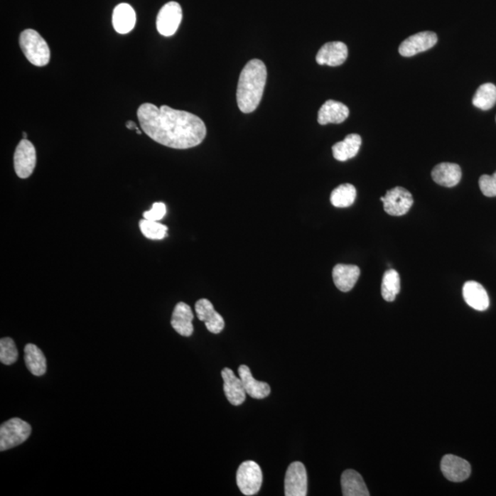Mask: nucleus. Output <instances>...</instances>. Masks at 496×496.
<instances>
[{"instance_id": "1", "label": "nucleus", "mask_w": 496, "mask_h": 496, "mask_svg": "<svg viewBox=\"0 0 496 496\" xmlns=\"http://www.w3.org/2000/svg\"><path fill=\"white\" fill-rule=\"evenodd\" d=\"M137 117L146 136L171 149H193L205 139V124L193 113L144 103L138 109Z\"/></svg>"}, {"instance_id": "2", "label": "nucleus", "mask_w": 496, "mask_h": 496, "mask_svg": "<svg viewBox=\"0 0 496 496\" xmlns=\"http://www.w3.org/2000/svg\"><path fill=\"white\" fill-rule=\"evenodd\" d=\"M266 75V65L259 59L248 62L242 70L237 92L238 108L242 112L256 111L262 99Z\"/></svg>"}, {"instance_id": "3", "label": "nucleus", "mask_w": 496, "mask_h": 496, "mask_svg": "<svg viewBox=\"0 0 496 496\" xmlns=\"http://www.w3.org/2000/svg\"><path fill=\"white\" fill-rule=\"evenodd\" d=\"M21 50L31 64L36 67H45L50 61V49L48 45L36 31L28 29L23 31L20 36Z\"/></svg>"}, {"instance_id": "4", "label": "nucleus", "mask_w": 496, "mask_h": 496, "mask_svg": "<svg viewBox=\"0 0 496 496\" xmlns=\"http://www.w3.org/2000/svg\"><path fill=\"white\" fill-rule=\"evenodd\" d=\"M31 434L29 423L11 419L0 426V451H8L24 443Z\"/></svg>"}, {"instance_id": "5", "label": "nucleus", "mask_w": 496, "mask_h": 496, "mask_svg": "<svg viewBox=\"0 0 496 496\" xmlns=\"http://www.w3.org/2000/svg\"><path fill=\"white\" fill-rule=\"evenodd\" d=\"M237 482L242 494L248 496L257 495L263 482L262 468L255 461H244L238 468Z\"/></svg>"}, {"instance_id": "6", "label": "nucleus", "mask_w": 496, "mask_h": 496, "mask_svg": "<svg viewBox=\"0 0 496 496\" xmlns=\"http://www.w3.org/2000/svg\"><path fill=\"white\" fill-rule=\"evenodd\" d=\"M384 203V211L392 216H403L406 215L414 203L412 194L406 188L397 187L386 193L381 197Z\"/></svg>"}, {"instance_id": "7", "label": "nucleus", "mask_w": 496, "mask_h": 496, "mask_svg": "<svg viewBox=\"0 0 496 496\" xmlns=\"http://www.w3.org/2000/svg\"><path fill=\"white\" fill-rule=\"evenodd\" d=\"M36 166V150L29 140L18 143L14 153V169L18 178H28Z\"/></svg>"}, {"instance_id": "8", "label": "nucleus", "mask_w": 496, "mask_h": 496, "mask_svg": "<svg viewBox=\"0 0 496 496\" xmlns=\"http://www.w3.org/2000/svg\"><path fill=\"white\" fill-rule=\"evenodd\" d=\"M182 21V9L178 2L166 3L156 18V29L163 36H174Z\"/></svg>"}, {"instance_id": "9", "label": "nucleus", "mask_w": 496, "mask_h": 496, "mask_svg": "<svg viewBox=\"0 0 496 496\" xmlns=\"http://www.w3.org/2000/svg\"><path fill=\"white\" fill-rule=\"evenodd\" d=\"M307 472L306 467L300 461H294L289 466L285 476L286 496L307 495Z\"/></svg>"}, {"instance_id": "10", "label": "nucleus", "mask_w": 496, "mask_h": 496, "mask_svg": "<svg viewBox=\"0 0 496 496\" xmlns=\"http://www.w3.org/2000/svg\"><path fill=\"white\" fill-rule=\"evenodd\" d=\"M438 43V36L432 31H422L407 38L399 47V53L406 58H411L417 53L428 51Z\"/></svg>"}, {"instance_id": "11", "label": "nucleus", "mask_w": 496, "mask_h": 496, "mask_svg": "<svg viewBox=\"0 0 496 496\" xmlns=\"http://www.w3.org/2000/svg\"><path fill=\"white\" fill-rule=\"evenodd\" d=\"M441 470L448 481L460 482L465 481L470 475V463L454 455H446L441 460Z\"/></svg>"}, {"instance_id": "12", "label": "nucleus", "mask_w": 496, "mask_h": 496, "mask_svg": "<svg viewBox=\"0 0 496 496\" xmlns=\"http://www.w3.org/2000/svg\"><path fill=\"white\" fill-rule=\"evenodd\" d=\"M195 311L200 321L205 323L206 328L212 334L224 330L225 323L222 316L215 310L211 301L200 299L195 304Z\"/></svg>"}, {"instance_id": "13", "label": "nucleus", "mask_w": 496, "mask_h": 496, "mask_svg": "<svg viewBox=\"0 0 496 496\" xmlns=\"http://www.w3.org/2000/svg\"><path fill=\"white\" fill-rule=\"evenodd\" d=\"M347 46L344 43L330 42L323 45L317 53L316 62L321 65L338 67L347 60Z\"/></svg>"}, {"instance_id": "14", "label": "nucleus", "mask_w": 496, "mask_h": 496, "mask_svg": "<svg viewBox=\"0 0 496 496\" xmlns=\"http://www.w3.org/2000/svg\"><path fill=\"white\" fill-rule=\"evenodd\" d=\"M224 379V391L226 398L233 406H240L246 401L247 392L241 379L234 374L233 370L225 368L222 370Z\"/></svg>"}, {"instance_id": "15", "label": "nucleus", "mask_w": 496, "mask_h": 496, "mask_svg": "<svg viewBox=\"0 0 496 496\" xmlns=\"http://www.w3.org/2000/svg\"><path fill=\"white\" fill-rule=\"evenodd\" d=\"M193 318V310H191L190 306L181 301V303H178L175 306L173 313H172V328L182 337H190L194 331Z\"/></svg>"}, {"instance_id": "16", "label": "nucleus", "mask_w": 496, "mask_h": 496, "mask_svg": "<svg viewBox=\"0 0 496 496\" xmlns=\"http://www.w3.org/2000/svg\"><path fill=\"white\" fill-rule=\"evenodd\" d=\"M360 275L359 266L338 264L333 269V279L335 287L343 293L352 290Z\"/></svg>"}, {"instance_id": "17", "label": "nucleus", "mask_w": 496, "mask_h": 496, "mask_svg": "<svg viewBox=\"0 0 496 496\" xmlns=\"http://www.w3.org/2000/svg\"><path fill=\"white\" fill-rule=\"evenodd\" d=\"M350 116V109L343 103L329 99L318 112V122L321 125L342 124Z\"/></svg>"}, {"instance_id": "18", "label": "nucleus", "mask_w": 496, "mask_h": 496, "mask_svg": "<svg viewBox=\"0 0 496 496\" xmlns=\"http://www.w3.org/2000/svg\"><path fill=\"white\" fill-rule=\"evenodd\" d=\"M136 23V11L127 3L116 6L112 14L113 27L118 33L126 34L133 31Z\"/></svg>"}, {"instance_id": "19", "label": "nucleus", "mask_w": 496, "mask_h": 496, "mask_svg": "<svg viewBox=\"0 0 496 496\" xmlns=\"http://www.w3.org/2000/svg\"><path fill=\"white\" fill-rule=\"evenodd\" d=\"M238 374L243 382L244 390L250 397L255 399H264L271 394V386L265 382H259L254 378L250 369L246 365H241L238 368Z\"/></svg>"}, {"instance_id": "20", "label": "nucleus", "mask_w": 496, "mask_h": 496, "mask_svg": "<svg viewBox=\"0 0 496 496\" xmlns=\"http://www.w3.org/2000/svg\"><path fill=\"white\" fill-rule=\"evenodd\" d=\"M432 178L441 186L455 187L461 180L460 166L453 163H441L433 169Z\"/></svg>"}, {"instance_id": "21", "label": "nucleus", "mask_w": 496, "mask_h": 496, "mask_svg": "<svg viewBox=\"0 0 496 496\" xmlns=\"http://www.w3.org/2000/svg\"><path fill=\"white\" fill-rule=\"evenodd\" d=\"M463 294L468 306L474 310L485 311L488 309L490 301L485 289L478 282L468 281L463 286Z\"/></svg>"}, {"instance_id": "22", "label": "nucleus", "mask_w": 496, "mask_h": 496, "mask_svg": "<svg viewBox=\"0 0 496 496\" xmlns=\"http://www.w3.org/2000/svg\"><path fill=\"white\" fill-rule=\"evenodd\" d=\"M342 492L345 496H369L368 488L359 473L354 470H345L341 477Z\"/></svg>"}, {"instance_id": "23", "label": "nucleus", "mask_w": 496, "mask_h": 496, "mask_svg": "<svg viewBox=\"0 0 496 496\" xmlns=\"http://www.w3.org/2000/svg\"><path fill=\"white\" fill-rule=\"evenodd\" d=\"M361 142L362 141H361L359 134H348L342 142H338L333 146V156L341 162L353 158L359 153Z\"/></svg>"}, {"instance_id": "24", "label": "nucleus", "mask_w": 496, "mask_h": 496, "mask_svg": "<svg viewBox=\"0 0 496 496\" xmlns=\"http://www.w3.org/2000/svg\"><path fill=\"white\" fill-rule=\"evenodd\" d=\"M24 360L31 374L43 376L46 372V357L36 345L28 344L25 346Z\"/></svg>"}, {"instance_id": "25", "label": "nucleus", "mask_w": 496, "mask_h": 496, "mask_svg": "<svg viewBox=\"0 0 496 496\" xmlns=\"http://www.w3.org/2000/svg\"><path fill=\"white\" fill-rule=\"evenodd\" d=\"M356 188L351 184H342L331 193L330 202L337 208H347L352 205L356 200Z\"/></svg>"}, {"instance_id": "26", "label": "nucleus", "mask_w": 496, "mask_h": 496, "mask_svg": "<svg viewBox=\"0 0 496 496\" xmlns=\"http://www.w3.org/2000/svg\"><path fill=\"white\" fill-rule=\"evenodd\" d=\"M496 103V87L492 83L482 84L477 90L473 99V104L482 111H488Z\"/></svg>"}, {"instance_id": "27", "label": "nucleus", "mask_w": 496, "mask_h": 496, "mask_svg": "<svg viewBox=\"0 0 496 496\" xmlns=\"http://www.w3.org/2000/svg\"><path fill=\"white\" fill-rule=\"evenodd\" d=\"M401 281L399 273L394 269H389L382 278V295L386 301H394L400 293Z\"/></svg>"}, {"instance_id": "28", "label": "nucleus", "mask_w": 496, "mask_h": 496, "mask_svg": "<svg viewBox=\"0 0 496 496\" xmlns=\"http://www.w3.org/2000/svg\"><path fill=\"white\" fill-rule=\"evenodd\" d=\"M139 227L144 237L151 240H162L168 235V226L159 222L143 219L139 222Z\"/></svg>"}, {"instance_id": "29", "label": "nucleus", "mask_w": 496, "mask_h": 496, "mask_svg": "<svg viewBox=\"0 0 496 496\" xmlns=\"http://www.w3.org/2000/svg\"><path fill=\"white\" fill-rule=\"evenodd\" d=\"M18 352L14 339L1 338L0 340V361L5 365H11L17 361Z\"/></svg>"}, {"instance_id": "30", "label": "nucleus", "mask_w": 496, "mask_h": 496, "mask_svg": "<svg viewBox=\"0 0 496 496\" xmlns=\"http://www.w3.org/2000/svg\"><path fill=\"white\" fill-rule=\"evenodd\" d=\"M479 186L483 195L486 197L496 196V171L492 176L482 175L480 178Z\"/></svg>"}, {"instance_id": "31", "label": "nucleus", "mask_w": 496, "mask_h": 496, "mask_svg": "<svg viewBox=\"0 0 496 496\" xmlns=\"http://www.w3.org/2000/svg\"><path fill=\"white\" fill-rule=\"evenodd\" d=\"M166 215V206L163 203H155L149 211L144 212V218L149 221L159 222Z\"/></svg>"}, {"instance_id": "32", "label": "nucleus", "mask_w": 496, "mask_h": 496, "mask_svg": "<svg viewBox=\"0 0 496 496\" xmlns=\"http://www.w3.org/2000/svg\"><path fill=\"white\" fill-rule=\"evenodd\" d=\"M126 127L129 129V130H139V129L137 128L136 124H134V122L133 121H128L126 122Z\"/></svg>"}, {"instance_id": "33", "label": "nucleus", "mask_w": 496, "mask_h": 496, "mask_svg": "<svg viewBox=\"0 0 496 496\" xmlns=\"http://www.w3.org/2000/svg\"><path fill=\"white\" fill-rule=\"evenodd\" d=\"M23 139H27V136H28L27 133H25V131H23Z\"/></svg>"}]
</instances>
